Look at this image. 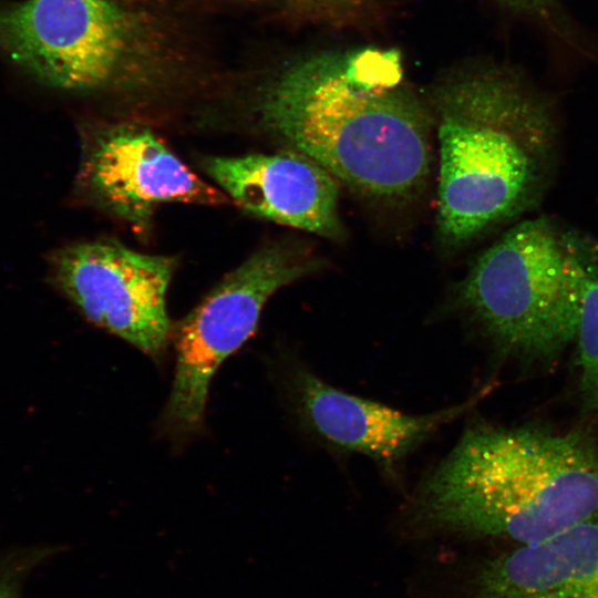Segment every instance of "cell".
I'll return each instance as SVG.
<instances>
[{"instance_id": "cell-8", "label": "cell", "mask_w": 598, "mask_h": 598, "mask_svg": "<svg viewBox=\"0 0 598 598\" xmlns=\"http://www.w3.org/2000/svg\"><path fill=\"white\" fill-rule=\"evenodd\" d=\"M78 190L135 227L166 203L219 205L225 194L193 173L152 131L120 125L83 143Z\"/></svg>"}, {"instance_id": "cell-14", "label": "cell", "mask_w": 598, "mask_h": 598, "mask_svg": "<svg viewBox=\"0 0 598 598\" xmlns=\"http://www.w3.org/2000/svg\"><path fill=\"white\" fill-rule=\"evenodd\" d=\"M506 7L516 11L534 14H545L554 6V0H498Z\"/></svg>"}, {"instance_id": "cell-5", "label": "cell", "mask_w": 598, "mask_h": 598, "mask_svg": "<svg viewBox=\"0 0 598 598\" xmlns=\"http://www.w3.org/2000/svg\"><path fill=\"white\" fill-rule=\"evenodd\" d=\"M320 266L296 245H268L225 276L184 318L176 332L175 375L162 415L167 434L181 439L199 430L214 374L254 334L268 299Z\"/></svg>"}, {"instance_id": "cell-6", "label": "cell", "mask_w": 598, "mask_h": 598, "mask_svg": "<svg viewBox=\"0 0 598 598\" xmlns=\"http://www.w3.org/2000/svg\"><path fill=\"white\" fill-rule=\"evenodd\" d=\"M175 268L173 257L96 239L53 251L49 279L90 322L157 357L169 338L166 293Z\"/></svg>"}, {"instance_id": "cell-13", "label": "cell", "mask_w": 598, "mask_h": 598, "mask_svg": "<svg viewBox=\"0 0 598 598\" xmlns=\"http://www.w3.org/2000/svg\"><path fill=\"white\" fill-rule=\"evenodd\" d=\"M58 550V547L39 546L1 554L0 598H21V585L25 576Z\"/></svg>"}, {"instance_id": "cell-2", "label": "cell", "mask_w": 598, "mask_h": 598, "mask_svg": "<svg viewBox=\"0 0 598 598\" xmlns=\"http://www.w3.org/2000/svg\"><path fill=\"white\" fill-rule=\"evenodd\" d=\"M598 511V440L542 425L468 427L424 480L421 522L518 545L555 536Z\"/></svg>"}, {"instance_id": "cell-4", "label": "cell", "mask_w": 598, "mask_h": 598, "mask_svg": "<svg viewBox=\"0 0 598 598\" xmlns=\"http://www.w3.org/2000/svg\"><path fill=\"white\" fill-rule=\"evenodd\" d=\"M591 260L547 219H527L477 257L460 301L501 355L549 365L574 344Z\"/></svg>"}, {"instance_id": "cell-11", "label": "cell", "mask_w": 598, "mask_h": 598, "mask_svg": "<svg viewBox=\"0 0 598 598\" xmlns=\"http://www.w3.org/2000/svg\"><path fill=\"white\" fill-rule=\"evenodd\" d=\"M505 598H598V511L545 540L516 547Z\"/></svg>"}, {"instance_id": "cell-9", "label": "cell", "mask_w": 598, "mask_h": 598, "mask_svg": "<svg viewBox=\"0 0 598 598\" xmlns=\"http://www.w3.org/2000/svg\"><path fill=\"white\" fill-rule=\"evenodd\" d=\"M288 389L300 421L332 446L365 455L391 470L442 426L481 399L411 415L337 389L303 367H293Z\"/></svg>"}, {"instance_id": "cell-1", "label": "cell", "mask_w": 598, "mask_h": 598, "mask_svg": "<svg viewBox=\"0 0 598 598\" xmlns=\"http://www.w3.org/2000/svg\"><path fill=\"white\" fill-rule=\"evenodd\" d=\"M262 127L354 192L385 202L425 184L431 121L403 84L395 50L324 52L291 63L261 91Z\"/></svg>"}, {"instance_id": "cell-15", "label": "cell", "mask_w": 598, "mask_h": 598, "mask_svg": "<svg viewBox=\"0 0 598 598\" xmlns=\"http://www.w3.org/2000/svg\"><path fill=\"white\" fill-rule=\"evenodd\" d=\"M305 4H311V6H343V4H352L357 2L358 0H295Z\"/></svg>"}, {"instance_id": "cell-7", "label": "cell", "mask_w": 598, "mask_h": 598, "mask_svg": "<svg viewBox=\"0 0 598 598\" xmlns=\"http://www.w3.org/2000/svg\"><path fill=\"white\" fill-rule=\"evenodd\" d=\"M130 42V21L111 0H27L0 9V50L53 87L105 85Z\"/></svg>"}, {"instance_id": "cell-12", "label": "cell", "mask_w": 598, "mask_h": 598, "mask_svg": "<svg viewBox=\"0 0 598 598\" xmlns=\"http://www.w3.org/2000/svg\"><path fill=\"white\" fill-rule=\"evenodd\" d=\"M574 344L580 408L598 423V262L594 258L582 286Z\"/></svg>"}, {"instance_id": "cell-3", "label": "cell", "mask_w": 598, "mask_h": 598, "mask_svg": "<svg viewBox=\"0 0 598 598\" xmlns=\"http://www.w3.org/2000/svg\"><path fill=\"white\" fill-rule=\"evenodd\" d=\"M437 225L452 246L536 204L556 151L553 107L509 71L467 73L437 95Z\"/></svg>"}, {"instance_id": "cell-10", "label": "cell", "mask_w": 598, "mask_h": 598, "mask_svg": "<svg viewBox=\"0 0 598 598\" xmlns=\"http://www.w3.org/2000/svg\"><path fill=\"white\" fill-rule=\"evenodd\" d=\"M204 171L244 210L328 239L344 233L338 181L308 156L286 150L209 156Z\"/></svg>"}]
</instances>
